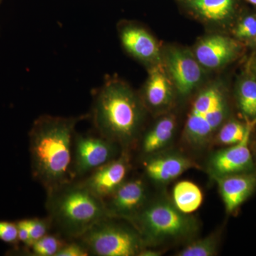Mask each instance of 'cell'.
Listing matches in <instances>:
<instances>
[{"mask_svg": "<svg viewBox=\"0 0 256 256\" xmlns=\"http://www.w3.org/2000/svg\"><path fill=\"white\" fill-rule=\"evenodd\" d=\"M80 120L44 116L34 122L28 134L32 176L46 192L73 181L74 130Z\"/></svg>", "mask_w": 256, "mask_h": 256, "instance_id": "cell-1", "label": "cell"}, {"mask_svg": "<svg viewBox=\"0 0 256 256\" xmlns=\"http://www.w3.org/2000/svg\"><path fill=\"white\" fill-rule=\"evenodd\" d=\"M140 101L124 84L107 82L96 96L94 120L100 136L121 148L132 146L142 124Z\"/></svg>", "mask_w": 256, "mask_h": 256, "instance_id": "cell-2", "label": "cell"}, {"mask_svg": "<svg viewBox=\"0 0 256 256\" xmlns=\"http://www.w3.org/2000/svg\"><path fill=\"white\" fill-rule=\"evenodd\" d=\"M46 193L48 220L67 238H78L94 224L110 217L104 200L82 182L73 180Z\"/></svg>", "mask_w": 256, "mask_h": 256, "instance_id": "cell-3", "label": "cell"}, {"mask_svg": "<svg viewBox=\"0 0 256 256\" xmlns=\"http://www.w3.org/2000/svg\"><path fill=\"white\" fill-rule=\"evenodd\" d=\"M129 222L140 234L146 247L188 238L198 230L193 216L164 200L146 204Z\"/></svg>", "mask_w": 256, "mask_h": 256, "instance_id": "cell-4", "label": "cell"}, {"mask_svg": "<svg viewBox=\"0 0 256 256\" xmlns=\"http://www.w3.org/2000/svg\"><path fill=\"white\" fill-rule=\"evenodd\" d=\"M228 114V104L220 87L202 90L194 100L188 116L184 140L193 149L204 148L223 124Z\"/></svg>", "mask_w": 256, "mask_h": 256, "instance_id": "cell-5", "label": "cell"}, {"mask_svg": "<svg viewBox=\"0 0 256 256\" xmlns=\"http://www.w3.org/2000/svg\"><path fill=\"white\" fill-rule=\"evenodd\" d=\"M76 240L92 256H138L146 247L133 226L116 223L111 217L94 224Z\"/></svg>", "mask_w": 256, "mask_h": 256, "instance_id": "cell-6", "label": "cell"}, {"mask_svg": "<svg viewBox=\"0 0 256 256\" xmlns=\"http://www.w3.org/2000/svg\"><path fill=\"white\" fill-rule=\"evenodd\" d=\"M120 146L102 136H74L72 178L87 176L120 156Z\"/></svg>", "mask_w": 256, "mask_h": 256, "instance_id": "cell-7", "label": "cell"}, {"mask_svg": "<svg viewBox=\"0 0 256 256\" xmlns=\"http://www.w3.org/2000/svg\"><path fill=\"white\" fill-rule=\"evenodd\" d=\"M256 119L249 121L248 128L242 141L225 149L216 152L210 156L207 168L214 180L228 175L250 172L254 169L249 141Z\"/></svg>", "mask_w": 256, "mask_h": 256, "instance_id": "cell-8", "label": "cell"}, {"mask_svg": "<svg viewBox=\"0 0 256 256\" xmlns=\"http://www.w3.org/2000/svg\"><path fill=\"white\" fill-rule=\"evenodd\" d=\"M146 197L144 181L134 178L126 180L104 202L111 218L130 220L146 204Z\"/></svg>", "mask_w": 256, "mask_h": 256, "instance_id": "cell-9", "label": "cell"}, {"mask_svg": "<svg viewBox=\"0 0 256 256\" xmlns=\"http://www.w3.org/2000/svg\"><path fill=\"white\" fill-rule=\"evenodd\" d=\"M128 156L126 153H121L116 159L86 176L82 183L104 201L126 181L130 170Z\"/></svg>", "mask_w": 256, "mask_h": 256, "instance_id": "cell-10", "label": "cell"}, {"mask_svg": "<svg viewBox=\"0 0 256 256\" xmlns=\"http://www.w3.org/2000/svg\"><path fill=\"white\" fill-rule=\"evenodd\" d=\"M240 46L228 37L214 35L198 44L195 57L200 65L208 68H217L232 62L238 56Z\"/></svg>", "mask_w": 256, "mask_h": 256, "instance_id": "cell-11", "label": "cell"}, {"mask_svg": "<svg viewBox=\"0 0 256 256\" xmlns=\"http://www.w3.org/2000/svg\"><path fill=\"white\" fill-rule=\"evenodd\" d=\"M168 67L175 86L182 95H188L201 80V66L188 52L173 50L168 56Z\"/></svg>", "mask_w": 256, "mask_h": 256, "instance_id": "cell-12", "label": "cell"}, {"mask_svg": "<svg viewBox=\"0 0 256 256\" xmlns=\"http://www.w3.org/2000/svg\"><path fill=\"white\" fill-rule=\"evenodd\" d=\"M193 168H196V164L191 159L178 153H156L148 156L144 162L146 176L160 184L169 183Z\"/></svg>", "mask_w": 256, "mask_h": 256, "instance_id": "cell-13", "label": "cell"}, {"mask_svg": "<svg viewBox=\"0 0 256 256\" xmlns=\"http://www.w3.org/2000/svg\"><path fill=\"white\" fill-rule=\"evenodd\" d=\"M215 180L227 214L238 210L256 188V175L250 172L228 175Z\"/></svg>", "mask_w": 256, "mask_h": 256, "instance_id": "cell-14", "label": "cell"}, {"mask_svg": "<svg viewBox=\"0 0 256 256\" xmlns=\"http://www.w3.org/2000/svg\"><path fill=\"white\" fill-rule=\"evenodd\" d=\"M124 48L139 60L152 62L159 57V48L154 38L142 28L128 26L120 34Z\"/></svg>", "mask_w": 256, "mask_h": 256, "instance_id": "cell-15", "label": "cell"}, {"mask_svg": "<svg viewBox=\"0 0 256 256\" xmlns=\"http://www.w3.org/2000/svg\"><path fill=\"white\" fill-rule=\"evenodd\" d=\"M198 16L210 22L230 20L238 8V0H180Z\"/></svg>", "mask_w": 256, "mask_h": 256, "instance_id": "cell-16", "label": "cell"}, {"mask_svg": "<svg viewBox=\"0 0 256 256\" xmlns=\"http://www.w3.org/2000/svg\"><path fill=\"white\" fill-rule=\"evenodd\" d=\"M176 120L173 116L160 119L154 127L150 130L141 142V152L146 156L159 152L169 144L174 137Z\"/></svg>", "mask_w": 256, "mask_h": 256, "instance_id": "cell-17", "label": "cell"}, {"mask_svg": "<svg viewBox=\"0 0 256 256\" xmlns=\"http://www.w3.org/2000/svg\"><path fill=\"white\" fill-rule=\"evenodd\" d=\"M144 97L152 108L163 107L172 100V90L169 78L162 68L158 66L151 69L146 87Z\"/></svg>", "mask_w": 256, "mask_h": 256, "instance_id": "cell-18", "label": "cell"}, {"mask_svg": "<svg viewBox=\"0 0 256 256\" xmlns=\"http://www.w3.org/2000/svg\"><path fill=\"white\" fill-rule=\"evenodd\" d=\"M203 198L201 188L192 182H180L173 188L172 203L186 214L196 212L201 206Z\"/></svg>", "mask_w": 256, "mask_h": 256, "instance_id": "cell-19", "label": "cell"}, {"mask_svg": "<svg viewBox=\"0 0 256 256\" xmlns=\"http://www.w3.org/2000/svg\"><path fill=\"white\" fill-rule=\"evenodd\" d=\"M236 99L239 109L249 121L256 119V78L250 76L242 78L236 89Z\"/></svg>", "mask_w": 256, "mask_h": 256, "instance_id": "cell-20", "label": "cell"}, {"mask_svg": "<svg viewBox=\"0 0 256 256\" xmlns=\"http://www.w3.org/2000/svg\"><path fill=\"white\" fill-rule=\"evenodd\" d=\"M248 128V124H245L236 120L228 121L220 128L217 133V141L220 144L230 146L242 140Z\"/></svg>", "mask_w": 256, "mask_h": 256, "instance_id": "cell-21", "label": "cell"}, {"mask_svg": "<svg viewBox=\"0 0 256 256\" xmlns=\"http://www.w3.org/2000/svg\"><path fill=\"white\" fill-rule=\"evenodd\" d=\"M218 240L216 236L198 239L188 244L176 254L178 256H213L216 255Z\"/></svg>", "mask_w": 256, "mask_h": 256, "instance_id": "cell-22", "label": "cell"}, {"mask_svg": "<svg viewBox=\"0 0 256 256\" xmlns=\"http://www.w3.org/2000/svg\"><path fill=\"white\" fill-rule=\"evenodd\" d=\"M65 244L60 237L47 234L34 242L28 248L31 249L32 256H56Z\"/></svg>", "mask_w": 256, "mask_h": 256, "instance_id": "cell-23", "label": "cell"}, {"mask_svg": "<svg viewBox=\"0 0 256 256\" xmlns=\"http://www.w3.org/2000/svg\"><path fill=\"white\" fill-rule=\"evenodd\" d=\"M236 38L244 41H254L256 36V14L246 15L234 30Z\"/></svg>", "mask_w": 256, "mask_h": 256, "instance_id": "cell-24", "label": "cell"}, {"mask_svg": "<svg viewBox=\"0 0 256 256\" xmlns=\"http://www.w3.org/2000/svg\"><path fill=\"white\" fill-rule=\"evenodd\" d=\"M28 226L32 244L38 239L48 234V230L52 226L50 220L47 218H26L24 220ZM32 246V245H31Z\"/></svg>", "mask_w": 256, "mask_h": 256, "instance_id": "cell-25", "label": "cell"}, {"mask_svg": "<svg viewBox=\"0 0 256 256\" xmlns=\"http://www.w3.org/2000/svg\"><path fill=\"white\" fill-rule=\"evenodd\" d=\"M0 240L6 244H15L20 242L16 223L0 220Z\"/></svg>", "mask_w": 256, "mask_h": 256, "instance_id": "cell-26", "label": "cell"}, {"mask_svg": "<svg viewBox=\"0 0 256 256\" xmlns=\"http://www.w3.org/2000/svg\"><path fill=\"white\" fill-rule=\"evenodd\" d=\"M90 256L86 248L78 242H66L56 256Z\"/></svg>", "mask_w": 256, "mask_h": 256, "instance_id": "cell-27", "label": "cell"}, {"mask_svg": "<svg viewBox=\"0 0 256 256\" xmlns=\"http://www.w3.org/2000/svg\"><path fill=\"white\" fill-rule=\"evenodd\" d=\"M18 226V236L20 242H23L26 247L30 248L32 244L30 232L24 220H18L16 222Z\"/></svg>", "mask_w": 256, "mask_h": 256, "instance_id": "cell-28", "label": "cell"}, {"mask_svg": "<svg viewBox=\"0 0 256 256\" xmlns=\"http://www.w3.org/2000/svg\"><path fill=\"white\" fill-rule=\"evenodd\" d=\"M161 255V252H158L156 250H152V249H148L146 247L140 252L138 256H159Z\"/></svg>", "mask_w": 256, "mask_h": 256, "instance_id": "cell-29", "label": "cell"}, {"mask_svg": "<svg viewBox=\"0 0 256 256\" xmlns=\"http://www.w3.org/2000/svg\"><path fill=\"white\" fill-rule=\"evenodd\" d=\"M252 74H254V75L255 76L256 78V58L255 60H254V62H252Z\"/></svg>", "mask_w": 256, "mask_h": 256, "instance_id": "cell-30", "label": "cell"}, {"mask_svg": "<svg viewBox=\"0 0 256 256\" xmlns=\"http://www.w3.org/2000/svg\"><path fill=\"white\" fill-rule=\"evenodd\" d=\"M246 1L252 5H256V0H246Z\"/></svg>", "mask_w": 256, "mask_h": 256, "instance_id": "cell-31", "label": "cell"}, {"mask_svg": "<svg viewBox=\"0 0 256 256\" xmlns=\"http://www.w3.org/2000/svg\"><path fill=\"white\" fill-rule=\"evenodd\" d=\"M252 43L254 44V45L256 46V38H254V41L252 42Z\"/></svg>", "mask_w": 256, "mask_h": 256, "instance_id": "cell-32", "label": "cell"}, {"mask_svg": "<svg viewBox=\"0 0 256 256\" xmlns=\"http://www.w3.org/2000/svg\"><path fill=\"white\" fill-rule=\"evenodd\" d=\"M2 2V0H0V2Z\"/></svg>", "mask_w": 256, "mask_h": 256, "instance_id": "cell-33", "label": "cell"}]
</instances>
